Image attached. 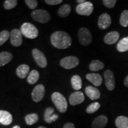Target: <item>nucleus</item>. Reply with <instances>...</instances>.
I'll return each mask as SVG.
<instances>
[{
    "mask_svg": "<svg viewBox=\"0 0 128 128\" xmlns=\"http://www.w3.org/2000/svg\"><path fill=\"white\" fill-rule=\"evenodd\" d=\"M117 2L116 0H103V3L104 6L108 8H113Z\"/></svg>",
    "mask_w": 128,
    "mask_h": 128,
    "instance_id": "nucleus-33",
    "label": "nucleus"
},
{
    "mask_svg": "<svg viewBox=\"0 0 128 128\" xmlns=\"http://www.w3.org/2000/svg\"><path fill=\"white\" fill-rule=\"evenodd\" d=\"M21 32L22 34L28 39H35L38 36L39 31L38 28L30 23H24L21 26Z\"/></svg>",
    "mask_w": 128,
    "mask_h": 128,
    "instance_id": "nucleus-3",
    "label": "nucleus"
},
{
    "mask_svg": "<svg viewBox=\"0 0 128 128\" xmlns=\"http://www.w3.org/2000/svg\"><path fill=\"white\" fill-rule=\"evenodd\" d=\"M12 128H21L19 126H18V125H16V126H14Z\"/></svg>",
    "mask_w": 128,
    "mask_h": 128,
    "instance_id": "nucleus-39",
    "label": "nucleus"
},
{
    "mask_svg": "<svg viewBox=\"0 0 128 128\" xmlns=\"http://www.w3.org/2000/svg\"><path fill=\"white\" fill-rule=\"evenodd\" d=\"M22 33L21 30L13 29L10 33V41L12 46L18 47L22 44Z\"/></svg>",
    "mask_w": 128,
    "mask_h": 128,
    "instance_id": "nucleus-11",
    "label": "nucleus"
},
{
    "mask_svg": "<svg viewBox=\"0 0 128 128\" xmlns=\"http://www.w3.org/2000/svg\"><path fill=\"white\" fill-rule=\"evenodd\" d=\"M124 85L126 87H128V76H126L124 81Z\"/></svg>",
    "mask_w": 128,
    "mask_h": 128,
    "instance_id": "nucleus-37",
    "label": "nucleus"
},
{
    "mask_svg": "<svg viewBox=\"0 0 128 128\" xmlns=\"http://www.w3.org/2000/svg\"><path fill=\"white\" fill-rule=\"evenodd\" d=\"M33 58L38 65L41 68H46L47 66L48 62L44 54L38 49H34L32 51Z\"/></svg>",
    "mask_w": 128,
    "mask_h": 128,
    "instance_id": "nucleus-8",
    "label": "nucleus"
},
{
    "mask_svg": "<svg viewBox=\"0 0 128 128\" xmlns=\"http://www.w3.org/2000/svg\"><path fill=\"white\" fill-rule=\"evenodd\" d=\"M63 2L62 0H45L44 2L50 6H55V5L60 4Z\"/></svg>",
    "mask_w": 128,
    "mask_h": 128,
    "instance_id": "nucleus-35",
    "label": "nucleus"
},
{
    "mask_svg": "<svg viewBox=\"0 0 128 128\" xmlns=\"http://www.w3.org/2000/svg\"><path fill=\"white\" fill-rule=\"evenodd\" d=\"M39 120V116L36 113H31L26 115L25 117V120L28 125H32L37 123Z\"/></svg>",
    "mask_w": 128,
    "mask_h": 128,
    "instance_id": "nucleus-28",
    "label": "nucleus"
},
{
    "mask_svg": "<svg viewBox=\"0 0 128 128\" xmlns=\"http://www.w3.org/2000/svg\"><path fill=\"white\" fill-rule=\"evenodd\" d=\"M38 128H46L44 127V126H40V127H39Z\"/></svg>",
    "mask_w": 128,
    "mask_h": 128,
    "instance_id": "nucleus-40",
    "label": "nucleus"
},
{
    "mask_svg": "<svg viewBox=\"0 0 128 128\" xmlns=\"http://www.w3.org/2000/svg\"><path fill=\"white\" fill-rule=\"evenodd\" d=\"M79 62V59L77 57L70 56L62 58L60 61V65L66 70H71L77 66Z\"/></svg>",
    "mask_w": 128,
    "mask_h": 128,
    "instance_id": "nucleus-6",
    "label": "nucleus"
},
{
    "mask_svg": "<svg viewBox=\"0 0 128 128\" xmlns=\"http://www.w3.org/2000/svg\"><path fill=\"white\" fill-rule=\"evenodd\" d=\"M117 49L120 52H124L128 50V37L122 39L117 44Z\"/></svg>",
    "mask_w": 128,
    "mask_h": 128,
    "instance_id": "nucleus-24",
    "label": "nucleus"
},
{
    "mask_svg": "<svg viewBox=\"0 0 128 128\" xmlns=\"http://www.w3.org/2000/svg\"><path fill=\"white\" fill-rule=\"evenodd\" d=\"M50 41L54 47L60 49H66L71 45L72 42L70 34L63 31H57L52 33Z\"/></svg>",
    "mask_w": 128,
    "mask_h": 128,
    "instance_id": "nucleus-1",
    "label": "nucleus"
},
{
    "mask_svg": "<svg viewBox=\"0 0 128 128\" xmlns=\"http://www.w3.org/2000/svg\"><path fill=\"white\" fill-rule=\"evenodd\" d=\"M93 4L89 1H86L83 4H78L76 7V12L77 14L81 16H90L93 12Z\"/></svg>",
    "mask_w": 128,
    "mask_h": 128,
    "instance_id": "nucleus-7",
    "label": "nucleus"
},
{
    "mask_svg": "<svg viewBox=\"0 0 128 128\" xmlns=\"http://www.w3.org/2000/svg\"><path fill=\"white\" fill-rule=\"evenodd\" d=\"M86 94L91 100H96L100 98V92L98 89L97 88L92 87V86H87L85 89Z\"/></svg>",
    "mask_w": 128,
    "mask_h": 128,
    "instance_id": "nucleus-14",
    "label": "nucleus"
},
{
    "mask_svg": "<svg viewBox=\"0 0 128 128\" xmlns=\"http://www.w3.org/2000/svg\"><path fill=\"white\" fill-rule=\"evenodd\" d=\"M78 38L80 43L84 46H88L92 44V34L87 28H82L78 30Z\"/></svg>",
    "mask_w": 128,
    "mask_h": 128,
    "instance_id": "nucleus-5",
    "label": "nucleus"
},
{
    "mask_svg": "<svg viewBox=\"0 0 128 128\" xmlns=\"http://www.w3.org/2000/svg\"><path fill=\"white\" fill-rule=\"evenodd\" d=\"M112 24V18L108 13L102 14L98 18V26L102 30L108 28Z\"/></svg>",
    "mask_w": 128,
    "mask_h": 128,
    "instance_id": "nucleus-12",
    "label": "nucleus"
},
{
    "mask_svg": "<svg viewBox=\"0 0 128 128\" xmlns=\"http://www.w3.org/2000/svg\"><path fill=\"white\" fill-rule=\"evenodd\" d=\"M17 5V1L16 0H6L4 2V7L6 10H11L14 8Z\"/></svg>",
    "mask_w": 128,
    "mask_h": 128,
    "instance_id": "nucleus-32",
    "label": "nucleus"
},
{
    "mask_svg": "<svg viewBox=\"0 0 128 128\" xmlns=\"http://www.w3.org/2000/svg\"><path fill=\"white\" fill-rule=\"evenodd\" d=\"M12 122V116L10 113L5 110H0V124L9 125Z\"/></svg>",
    "mask_w": 128,
    "mask_h": 128,
    "instance_id": "nucleus-17",
    "label": "nucleus"
},
{
    "mask_svg": "<svg viewBox=\"0 0 128 128\" xmlns=\"http://www.w3.org/2000/svg\"><path fill=\"white\" fill-rule=\"evenodd\" d=\"M100 108V103H98V102H95V103L91 104L90 105H89L87 107V109H86V112L88 114H92V113H94L96 112H97Z\"/></svg>",
    "mask_w": 128,
    "mask_h": 128,
    "instance_id": "nucleus-30",
    "label": "nucleus"
},
{
    "mask_svg": "<svg viewBox=\"0 0 128 128\" xmlns=\"http://www.w3.org/2000/svg\"><path fill=\"white\" fill-rule=\"evenodd\" d=\"M86 78L90 81L92 84L96 86L99 87L102 85L103 82V78L98 74L96 73H90L86 76Z\"/></svg>",
    "mask_w": 128,
    "mask_h": 128,
    "instance_id": "nucleus-16",
    "label": "nucleus"
},
{
    "mask_svg": "<svg viewBox=\"0 0 128 128\" xmlns=\"http://www.w3.org/2000/svg\"><path fill=\"white\" fill-rule=\"evenodd\" d=\"M120 24L123 27L128 26V10H124L120 17Z\"/></svg>",
    "mask_w": 128,
    "mask_h": 128,
    "instance_id": "nucleus-29",
    "label": "nucleus"
},
{
    "mask_svg": "<svg viewBox=\"0 0 128 128\" xmlns=\"http://www.w3.org/2000/svg\"><path fill=\"white\" fill-rule=\"evenodd\" d=\"M33 20L41 23H47L50 20V15L47 11L42 9L35 10L31 13Z\"/></svg>",
    "mask_w": 128,
    "mask_h": 128,
    "instance_id": "nucleus-4",
    "label": "nucleus"
},
{
    "mask_svg": "<svg viewBox=\"0 0 128 128\" xmlns=\"http://www.w3.org/2000/svg\"><path fill=\"white\" fill-rule=\"evenodd\" d=\"M119 38V33L118 32L113 31L108 33L104 38L105 44H113L117 42Z\"/></svg>",
    "mask_w": 128,
    "mask_h": 128,
    "instance_id": "nucleus-18",
    "label": "nucleus"
},
{
    "mask_svg": "<svg viewBox=\"0 0 128 128\" xmlns=\"http://www.w3.org/2000/svg\"><path fill=\"white\" fill-rule=\"evenodd\" d=\"M52 100L60 113H65L68 108V103L65 97L60 92H55L52 95Z\"/></svg>",
    "mask_w": 128,
    "mask_h": 128,
    "instance_id": "nucleus-2",
    "label": "nucleus"
},
{
    "mask_svg": "<svg viewBox=\"0 0 128 128\" xmlns=\"http://www.w3.org/2000/svg\"><path fill=\"white\" fill-rule=\"evenodd\" d=\"M12 55L8 52L0 53V66L6 65L12 60Z\"/></svg>",
    "mask_w": 128,
    "mask_h": 128,
    "instance_id": "nucleus-21",
    "label": "nucleus"
},
{
    "mask_svg": "<svg viewBox=\"0 0 128 128\" xmlns=\"http://www.w3.org/2000/svg\"><path fill=\"white\" fill-rule=\"evenodd\" d=\"M108 122V118L104 115H101L96 118L92 122V128H104Z\"/></svg>",
    "mask_w": 128,
    "mask_h": 128,
    "instance_id": "nucleus-15",
    "label": "nucleus"
},
{
    "mask_svg": "<svg viewBox=\"0 0 128 128\" xmlns=\"http://www.w3.org/2000/svg\"><path fill=\"white\" fill-rule=\"evenodd\" d=\"M45 94V88L42 84H39L36 86L33 89L32 92V97L34 102H40L44 98Z\"/></svg>",
    "mask_w": 128,
    "mask_h": 128,
    "instance_id": "nucleus-9",
    "label": "nucleus"
},
{
    "mask_svg": "<svg viewBox=\"0 0 128 128\" xmlns=\"http://www.w3.org/2000/svg\"><path fill=\"white\" fill-rule=\"evenodd\" d=\"M63 128H76L74 124L71 122H68L64 124Z\"/></svg>",
    "mask_w": 128,
    "mask_h": 128,
    "instance_id": "nucleus-36",
    "label": "nucleus"
},
{
    "mask_svg": "<svg viewBox=\"0 0 128 128\" xmlns=\"http://www.w3.org/2000/svg\"><path fill=\"white\" fill-rule=\"evenodd\" d=\"M39 73L36 70H32L28 74V83L29 84H34L39 80Z\"/></svg>",
    "mask_w": 128,
    "mask_h": 128,
    "instance_id": "nucleus-26",
    "label": "nucleus"
},
{
    "mask_svg": "<svg viewBox=\"0 0 128 128\" xmlns=\"http://www.w3.org/2000/svg\"><path fill=\"white\" fill-rule=\"evenodd\" d=\"M29 66L26 64H22L17 68L16 70V73H17V76L20 78L23 79L26 77L27 76L29 72Z\"/></svg>",
    "mask_w": 128,
    "mask_h": 128,
    "instance_id": "nucleus-20",
    "label": "nucleus"
},
{
    "mask_svg": "<svg viewBox=\"0 0 128 128\" xmlns=\"http://www.w3.org/2000/svg\"><path fill=\"white\" fill-rule=\"evenodd\" d=\"M86 2V1H85V0H77V1H76V2H78L79 4H83V3H84Z\"/></svg>",
    "mask_w": 128,
    "mask_h": 128,
    "instance_id": "nucleus-38",
    "label": "nucleus"
},
{
    "mask_svg": "<svg viewBox=\"0 0 128 128\" xmlns=\"http://www.w3.org/2000/svg\"><path fill=\"white\" fill-rule=\"evenodd\" d=\"M104 77L107 88L110 91L113 90L115 87V79L113 72L111 70H106L104 72Z\"/></svg>",
    "mask_w": 128,
    "mask_h": 128,
    "instance_id": "nucleus-10",
    "label": "nucleus"
},
{
    "mask_svg": "<svg viewBox=\"0 0 128 128\" xmlns=\"http://www.w3.org/2000/svg\"><path fill=\"white\" fill-rule=\"evenodd\" d=\"M117 128H128V118L120 116L118 117L115 120Z\"/></svg>",
    "mask_w": 128,
    "mask_h": 128,
    "instance_id": "nucleus-22",
    "label": "nucleus"
},
{
    "mask_svg": "<svg viewBox=\"0 0 128 128\" xmlns=\"http://www.w3.org/2000/svg\"><path fill=\"white\" fill-rule=\"evenodd\" d=\"M71 84L72 88L76 91L80 90L82 87V80L78 75H75L71 78Z\"/></svg>",
    "mask_w": 128,
    "mask_h": 128,
    "instance_id": "nucleus-23",
    "label": "nucleus"
},
{
    "mask_svg": "<svg viewBox=\"0 0 128 128\" xmlns=\"http://www.w3.org/2000/svg\"><path fill=\"white\" fill-rule=\"evenodd\" d=\"M84 100L85 97L84 94L81 92H72L69 97L70 103L72 106H76L81 104L84 102Z\"/></svg>",
    "mask_w": 128,
    "mask_h": 128,
    "instance_id": "nucleus-13",
    "label": "nucleus"
},
{
    "mask_svg": "<svg viewBox=\"0 0 128 128\" xmlns=\"http://www.w3.org/2000/svg\"><path fill=\"white\" fill-rule=\"evenodd\" d=\"M25 2L27 6L32 10L35 9L38 6V1L36 0H26Z\"/></svg>",
    "mask_w": 128,
    "mask_h": 128,
    "instance_id": "nucleus-34",
    "label": "nucleus"
},
{
    "mask_svg": "<svg viewBox=\"0 0 128 128\" xmlns=\"http://www.w3.org/2000/svg\"><path fill=\"white\" fill-rule=\"evenodd\" d=\"M10 36L9 32L7 30H3L0 33V46L2 45Z\"/></svg>",
    "mask_w": 128,
    "mask_h": 128,
    "instance_id": "nucleus-31",
    "label": "nucleus"
},
{
    "mask_svg": "<svg viewBox=\"0 0 128 128\" xmlns=\"http://www.w3.org/2000/svg\"><path fill=\"white\" fill-rule=\"evenodd\" d=\"M104 67V64L99 60H94L90 64L89 68L92 71H98Z\"/></svg>",
    "mask_w": 128,
    "mask_h": 128,
    "instance_id": "nucleus-25",
    "label": "nucleus"
},
{
    "mask_svg": "<svg viewBox=\"0 0 128 128\" xmlns=\"http://www.w3.org/2000/svg\"><path fill=\"white\" fill-rule=\"evenodd\" d=\"M71 11V6L69 4H64L61 6L58 10V14L59 16L61 17H65L68 16L70 14Z\"/></svg>",
    "mask_w": 128,
    "mask_h": 128,
    "instance_id": "nucleus-27",
    "label": "nucleus"
},
{
    "mask_svg": "<svg viewBox=\"0 0 128 128\" xmlns=\"http://www.w3.org/2000/svg\"><path fill=\"white\" fill-rule=\"evenodd\" d=\"M54 109L52 108H48L46 109L44 114V119L48 124H50L52 122H55L58 119V116L54 114Z\"/></svg>",
    "mask_w": 128,
    "mask_h": 128,
    "instance_id": "nucleus-19",
    "label": "nucleus"
}]
</instances>
